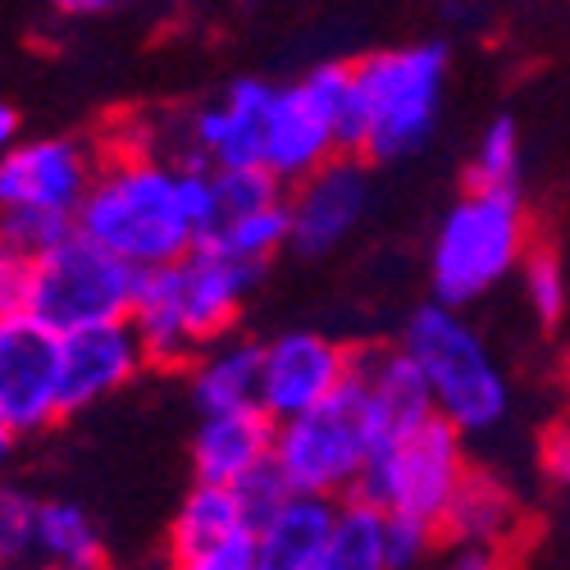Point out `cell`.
I'll use <instances>...</instances> for the list:
<instances>
[{
  "label": "cell",
  "mask_w": 570,
  "mask_h": 570,
  "mask_svg": "<svg viewBox=\"0 0 570 570\" xmlns=\"http://www.w3.org/2000/svg\"><path fill=\"white\" fill-rule=\"evenodd\" d=\"M141 274L97 247L91 237L69 233L41 256L0 252V320H32L56 338L82 334L97 324H119L132 315Z\"/></svg>",
  "instance_id": "obj_1"
},
{
  "label": "cell",
  "mask_w": 570,
  "mask_h": 570,
  "mask_svg": "<svg viewBox=\"0 0 570 570\" xmlns=\"http://www.w3.org/2000/svg\"><path fill=\"white\" fill-rule=\"evenodd\" d=\"M78 233L132 265L137 274L178 265L202 247L193 219L183 210L178 160H160L137 147L101 160V174L78 215Z\"/></svg>",
  "instance_id": "obj_2"
},
{
  "label": "cell",
  "mask_w": 570,
  "mask_h": 570,
  "mask_svg": "<svg viewBox=\"0 0 570 570\" xmlns=\"http://www.w3.org/2000/svg\"><path fill=\"white\" fill-rule=\"evenodd\" d=\"M261 274L265 269L243 265L215 247H197L178 265L147 269L128 315L141 347H147V361L156 370L193 365L206 347L228 338Z\"/></svg>",
  "instance_id": "obj_3"
},
{
  "label": "cell",
  "mask_w": 570,
  "mask_h": 570,
  "mask_svg": "<svg viewBox=\"0 0 570 570\" xmlns=\"http://www.w3.org/2000/svg\"><path fill=\"white\" fill-rule=\"evenodd\" d=\"M448 91V46L411 41L384 46L352 65V119L347 156L389 165L420 151L439 128Z\"/></svg>",
  "instance_id": "obj_4"
},
{
  "label": "cell",
  "mask_w": 570,
  "mask_h": 570,
  "mask_svg": "<svg viewBox=\"0 0 570 570\" xmlns=\"http://www.w3.org/2000/svg\"><path fill=\"white\" fill-rule=\"evenodd\" d=\"M101 174L82 137H28L0 156V252L41 256L78 233L82 202Z\"/></svg>",
  "instance_id": "obj_5"
},
{
  "label": "cell",
  "mask_w": 570,
  "mask_h": 570,
  "mask_svg": "<svg viewBox=\"0 0 570 570\" xmlns=\"http://www.w3.org/2000/svg\"><path fill=\"white\" fill-rule=\"evenodd\" d=\"M530 215L515 187H465L430 243V288L443 306L489 297L530 256Z\"/></svg>",
  "instance_id": "obj_6"
},
{
  "label": "cell",
  "mask_w": 570,
  "mask_h": 570,
  "mask_svg": "<svg viewBox=\"0 0 570 570\" xmlns=\"http://www.w3.org/2000/svg\"><path fill=\"white\" fill-rule=\"evenodd\" d=\"M402 347L415 356V365L430 379L434 406L448 424L470 439V434H489L507 420L511 411V384L502 365L493 361L489 343L480 338L456 306L443 302H424L411 311L402 328Z\"/></svg>",
  "instance_id": "obj_7"
},
{
  "label": "cell",
  "mask_w": 570,
  "mask_h": 570,
  "mask_svg": "<svg viewBox=\"0 0 570 570\" xmlns=\"http://www.w3.org/2000/svg\"><path fill=\"white\" fill-rule=\"evenodd\" d=\"M374 452H379V430L356 384V370L334 402H324L297 420H283L274 439V465L288 480V489L328 502L356 498L361 474Z\"/></svg>",
  "instance_id": "obj_8"
},
{
  "label": "cell",
  "mask_w": 570,
  "mask_h": 570,
  "mask_svg": "<svg viewBox=\"0 0 570 570\" xmlns=\"http://www.w3.org/2000/svg\"><path fill=\"white\" fill-rule=\"evenodd\" d=\"M347 119H352V65H315L288 87H274L265 119L261 165L283 183L297 187L324 165L347 156Z\"/></svg>",
  "instance_id": "obj_9"
},
{
  "label": "cell",
  "mask_w": 570,
  "mask_h": 570,
  "mask_svg": "<svg viewBox=\"0 0 570 570\" xmlns=\"http://www.w3.org/2000/svg\"><path fill=\"white\" fill-rule=\"evenodd\" d=\"M465 474H470L465 434L443 415H434L420 430L379 443V452L361 474L356 498L384 515H415L439 525Z\"/></svg>",
  "instance_id": "obj_10"
},
{
  "label": "cell",
  "mask_w": 570,
  "mask_h": 570,
  "mask_svg": "<svg viewBox=\"0 0 570 570\" xmlns=\"http://www.w3.org/2000/svg\"><path fill=\"white\" fill-rule=\"evenodd\" d=\"M65 420L60 338L32 320H0V439L14 448Z\"/></svg>",
  "instance_id": "obj_11"
},
{
  "label": "cell",
  "mask_w": 570,
  "mask_h": 570,
  "mask_svg": "<svg viewBox=\"0 0 570 570\" xmlns=\"http://www.w3.org/2000/svg\"><path fill=\"white\" fill-rule=\"evenodd\" d=\"M261 411L283 424L324 402H334L356 370V347L320 334V328H288L261 343Z\"/></svg>",
  "instance_id": "obj_12"
},
{
  "label": "cell",
  "mask_w": 570,
  "mask_h": 570,
  "mask_svg": "<svg viewBox=\"0 0 570 570\" xmlns=\"http://www.w3.org/2000/svg\"><path fill=\"white\" fill-rule=\"evenodd\" d=\"M269 101H274V82H261V78L228 82V91L219 101H210L183 119V156L178 160L210 165V169L261 165Z\"/></svg>",
  "instance_id": "obj_13"
},
{
  "label": "cell",
  "mask_w": 570,
  "mask_h": 570,
  "mask_svg": "<svg viewBox=\"0 0 570 570\" xmlns=\"http://www.w3.org/2000/svg\"><path fill=\"white\" fill-rule=\"evenodd\" d=\"M293 210V252L328 256L361 228L370 210V165L361 156H338L288 193Z\"/></svg>",
  "instance_id": "obj_14"
},
{
  "label": "cell",
  "mask_w": 570,
  "mask_h": 570,
  "mask_svg": "<svg viewBox=\"0 0 570 570\" xmlns=\"http://www.w3.org/2000/svg\"><path fill=\"white\" fill-rule=\"evenodd\" d=\"M60 361H65V415H78L87 406L124 393L151 365L147 347H141L137 328L128 320L97 324V328L60 338Z\"/></svg>",
  "instance_id": "obj_15"
},
{
  "label": "cell",
  "mask_w": 570,
  "mask_h": 570,
  "mask_svg": "<svg viewBox=\"0 0 570 570\" xmlns=\"http://www.w3.org/2000/svg\"><path fill=\"white\" fill-rule=\"evenodd\" d=\"M356 384L365 393V406L374 415V430L379 443L402 439L411 430H420L424 420H434V393H430V379L415 365V356L393 343V347H361L356 352Z\"/></svg>",
  "instance_id": "obj_16"
},
{
  "label": "cell",
  "mask_w": 570,
  "mask_h": 570,
  "mask_svg": "<svg viewBox=\"0 0 570 570\" xmlns=\"http://www.w3.org/2000/svg\"><path fill=\"white\" fill-rule=\"evenodd\" d=\"M274 439H278V424L261 406L202 415L197 439H193L197 484L237 489L247 474H256V470H265L274 461Z\"/></svg>",
  "instance_id": "obj_17"
},
{
  "label": "cell",
  "mask_w": 570,
  "mask_h": 570,
  "mask_svg": "<svg viewBox=\"0 0 570 570\" xmlns=\"http://www.w3.org/2000/svg\"><path fill=\"white\" fill-rule=\"evenodd\" d=\"M343 502L328 498H306L293 493L265 525L252 530V548H256V570H315L328 534H334Z\"/></svg>",
  "instance_id": "obj_18"
},
{
  "label": "cell",
  "mask_w": 570,
  "mask_h": 570,
  "mask_svg": "<svg viewBox=\"0 0 570 570\" xmlns=\"http://www.w3.org/2000/svg\"><path fill=\"white\" fill-rule=\"evenodd\" d=\"M439 530L452 548H507L520 530V502L493 470L470 465V474L439 520Z\"/></svg>",
  "instance_id": "obj_19"
},
{
  "label": "cell",
  "mask_w": 570,
  "mask_h": 570,
  "mask_svg": "<svg viewBox=\"0 0 570 570\" xmlns=\"http://www.w3.org/2000/svg\"><path fill=\"white\" fill-rule=\"evenodd\" d=\"M261 343L247 338H219L193 361L187 389L202 415H224V411H247L261 406Z\"/></svg>",
  "instance_id": "obj_20"
},
{
  "label": "cell",
  "mask_w": 570,
  "mask_h": 570,
  "mask_svg": "<svg viewBox=\"0 0 570 570\" xmlns=\"http://www.w3.org/2000/svg\"><path fill=\"white\" fill-rule=\"evenodd\" d=\"M247 511L237 502L233 489L224 484H193L187 498L174 511L169 525V557H193V552H210V548H228L237 539H247Z\"/></svg>",
  "instance_id": "obj_21"
},
{
  "label": "cell",
  "mask_w": 570,
  "mask_h": 570,
  "mask_svg": "<svg viewBox=\"0 0 570 570\" xmlns=\"http://www.w3.org/2000/svg\"><path fill=\"white\" fill-rule=\"evenodd\" d=\"M32 557L41 566H82L106 570V534L91 520L87 507L69 498L37 502V530H32Z\"/></svg>",
  "instance_id": "obj_22"
},
{
  "label": "cell",
  "mask_w": 570,
  "mask_h": 570,
  "mask_svg": "<svg viewBox=\"0 0 570 570\" xmlns=\"http://www.w3.org/2000/svg\"><path fill=\"white\" fill-rule=\"evenodd\" d=\"M315 570H393L384 543V511H374L361 498H347L338 507L334 534H328Z\"/></svg>",
  "instance_id": "obj_23"
},
{
  "label": "cell",
  "mask_w": 570,
  "mask_h": 570,
  "mask_svg": "<svg viewBox=\"0 0 570 570\" xmlns=\"http://www.w3.org/2000/svg\"><path fill=\"white\" fill-rule=\"evenodd\" d=\"M202 247H215V252H224L233 261L265 269L283 247H293V210H288V202H274L265 210L224 219Z\"/></svg>",
  "instance_id": "obj_24"
},
{
  "label": "cell",
  "mask_w": 570,
  "mask_h": 570,
  "mask_svg": "<svg viewBox=\"0 0 570 570\" xmlns=\"http://www.w3.org/2000/svg\"><path fill=\"white\" fill-rule=\"evenodd\" d=\"M520 178V128L511 115H498L480 141H474V160L465 183L470 187H515Z\"/></svg>",
  "instance_id": "obj_25"
},
{
  "label": "cell",
  "mask_w": 570,
  "mask_h": 570,
  "mask_svg": "<svg viewBox=\"0 0 570 570\" xmlns=\"http://www.w3.org/2000/svg\"><path fill=\"white\" fill-rule=\"evenodd\" d=\"M520 283H525V306L534 311L539 324H561L566 311H570V278H566V265L557 261V252L548 247H534L520 265Z\"/></svg>",
  "instance_id": "obj_26"
},
{
  "label": "cell",
  "mask_w": 570,
  "mask_h": 570,
  "mask_svg": "<svg viewBox=\"0 0 570 570\" xmlns=\"http://www.w3.org/2000/svg\"><path fill=\"white\" fill-rule=\"evenodd\" d=\"M215 187H219V224L237 219V215H252V210H265L274 202H288L283 197V183L261 165H252V169H215Z\"/></svg>",
  "instance_id": "obj_27"
},
{
  "label": "cell",
  "mask_w": 570,
  "mask_h": 570,
  "mask_svg": "<svg viewBox=\"0 0 570 570\" xmlns=\"http://www.w3.org/2000/svg\"><path fill=\"white\" fill-rule=\"evenodd\" d=\"M443 530L434 520H415V515H384V543H389V566L393 570H420L434 557Z\"/></svg>",
  "instance_id": "obj_28"
},
{
  "label": "cell",
  "mask_w": 570,
  "mask_h": 570,
  "mask_svg": "<svg viewBox=\"0 0 570 570\" xmlns=\"http://www.w3.org/2000/svg\"><path fill=\"white\" fill-rule=\"evenodd\" d=\"M32 530H37V498L6 484V493H0V552H6V561L32 557Z\"/></svg>",
  "instance_id": "obj_29"
},
{
  "label": "cell",
  "mask_w": 570,
  "mask_h": 570,
  "mask_svg": "<svg viewBox=\"0 0 570 570\" xmlns=\"http://www.w3.org/2000/svg\"><path fill=\"white\" fill-rule=\"evenodd\" d=\"M237 493V502H243V511H247V525L256 530V525H265V520L293 498V489H288V480L278 474V465L269 461L265 470H256V474H247L243 484L233 489Z\"/></svg>",
  "instance_id": "obj_30"
},
{
  "label": "cell",
  "mask_w": 570,
  "mask_h": 570,
  "mask_svg": "<svg viewBox=\"0 0 570 570\" xmlns=\"http://www.w3.org/2000/svg\"><path fill=\"white\" fill-rule=\"evenodd\" d=\"M169 570H256L252 534L228 543V548H210V552H193V557H169Z\"/></svg>",
  "instance_id": "obj_31"
},
{
  "label": "cell",
  "mask_w": 570,
  "mask_h": 570,
  "mask_svg": "<svg viewBox=\"0 0 570 570\" xmlns=\"http://www.w3.org/2000/svg\"><path fill=\"white\" fill-rule=\"evenodd\" d=\"M539 465L557 489H570V415L552 420L539 439Z\"/></svg>",
  "instance_id": "obj_32"
},
{
  "label": "cell",
  "mask_w": 570,
  "mask_h": 570,
  "mask_svg": "<svg viewBox=\"0 0 570 570\" xmlns=\"http://www.w3.org/2000/svg\"><path fill=\"white\" fill-rule=\"evenodd\" d=\"M443 570H511L507 548H452Z\"/></svg>",
  "instance_id": "obj_33"
},
{
  "label": "cell",
  "mask_w": 570,
  "mask_h": 570,
  "mask_svg": "<svg viewBox=\"0 0 570 570\" xmlns=\"http://www.w3.org/2000/svg\"><path fill=\"white\" fill-rule=\"evenodd\" d=\"M119 0H56V10L69 14V19H97V14H110Z\"/></svg>",
  "instance_id": "obj_34"
},
{
  "label": "cell",
  "mask_w": 570,
  "mask_h": 570,
  "mask_svg": "<svg viewBox=\"0 0 570 570\" xmlns=\"http://www.w3.org/2000/svg\"><path fill=\"white\" fill-rule=\"evenodd\" d=\"M19 128H23V119H19V110H14V106L0 110V141H6V151H10V147H19Z\"/></svg>",
  "instance_id": "obj_35"
},
{
  "label": "cell",
  "mask_w": 570,
  "mask_h": 570,
  "mask_svg": "<svg viewBox=\"0 0 570 570\" xmlns=\"http://www.w3.org/2000/svg\"><path fill=\"white\" fill-rule=\"evenodd\" d=\"M37 570H82V566H37Z\"/></svg>",
  "instance_id": "obj_36"
}]
</instances>
